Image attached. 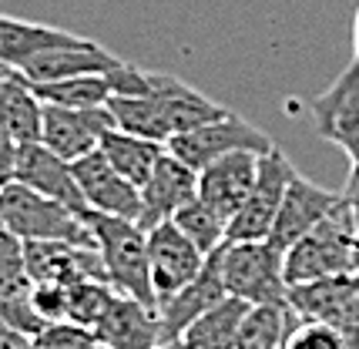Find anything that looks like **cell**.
<instances>
[{"label": "cell", "mask_w": 359, "mask_h": 349, "mask_svg": "<svg viewBox=\"0 0 359 349\" xmlns=\"http://www.w3.org/2000/svg\"><path fill=\"white\" fill-rule=\"evenodd\" d=\"M339 198H343L339 191H329L323 185L309 182L306 174H296L289 191H285V198H282V208H279V215H276V225H272L266 242L279 255H285L299 238L309 235L316 225L339 205Z\"/></svg>", "instance_id": "cell-11"}, {"label": "cell", "mask_w": 359, "mask_h": 349, "mask_svg": "<svg viewBox=\"0 0 359 349\" xmlns=\"http://www.w3.org/2000/svg\"><path fill=\"white\" fill-rule=\"evenodd\" d=\"M31 289H27V292H20V296H11V299H0V322H7V326L17 329V333L41 336L44 333V326H50V322H44V316L37 313Z\"/></svg>", "instance_id": "cell-30"}, {"label": "cell", "mask_w": 359, "mask_h": 349, "mask_svg": "<svg viewBox=\"0 0 359 349\" xmlns=\"http://www.w3.org/2000/svg\"><path fill=\"white\" fill-rule=\"evenodd\" d=\"M356 275H359V269H356Z\"/></svg>", "instance_id": "cell-40"}, {"label": "cell", "mask_w": 359, "mask_h": 349, "mask_svg": "<svg viewBox=\"0 0 359 349\" xmlns=\"http://www.w3.org/2000/svg\"><path fill=\"white\" fill-rule=\"evenodd\" d=\"M289 306L299 319H313L359 349V275H329L289 289Z\"/></svg>", "instance_id": "cell-8"}, {"label": "cell", "mask_w": 359, "mask_h": 349, "mask_svg": "<svg viewBox=\"0 0 359 349\" xmlns=\"http://www.w3.org/2000/svg\"><path fill=\"white\" fill-rule=\"evenodd\" d=\"M222 279L229 296L249 306H289L282 255L269 242H225Z\"/></svg>", "instance_id": "cell-5"}, {"label": "cell", "mask_w": 359, "mask_h": 349, "mask_svg": "<svg viewBox=\"0 0 359 349\" xmlns=\"http://www.w3.org/2000/svg\"><path fill=\"white\" fill-rule=\"evenodd\" d=\"M31 296L44 322H64L67 319V286H34Z\"/></svg>", "instance_id": "cell-33"}, {"label": "cell", "mask_w": 359, "mask_h": 349, "mask_svg": "<svg viewBox=\"0 0 359 349\" xmlns=\"http://www.w3.org/2000/svg\"><path fill=\"white\" fill-rule=\"evenodd\" d=\"M343 202L353 212V222L359 228V168H349V178H346V189H343Z\"/></svg>", "instance_id": "cell-36"}, {"label": "cell", "mask_w": 359, "mask_h": 349, "mask_svg": "<svg viewBox=\"0 0 359 349\" xmlns=\"http://www.w3.org/2000/svg\"><path fill=\"white\" fill-rule=\"evenodd\" d=\"M0 349H37V343H34V336L17 333L7 322H0Z\"/></svg>", "instance_id": "cell-35"}, {"label": "cell", "mask_w": 359, "mask_h": 349, "mask_svg": "<svg viewBox=\"0 0 359 349\" xmlns=\"http://www.w3.org/2000/svg\"><path fill=\"white\" fill-rule=\"evenodd\" d=\"M114 128L108 108L97 111H74L57 104H41V144L50 148L64 161H81L84 155L97 151L101 135Z\"/></svg>", "instance_id": "cell-12"}, {"label": "cell", "mask_w": 359, "mask_h": 349, "mask_svg": "<svg viewBox=\"0 0 359 349\" xmlns=\"http://www.w3.org/2000/svg\"><path fill=\"white\" fill-rule=\"evenodd\" d=\"M353 61L359 64V7H356V20H353Z\"/></svg>", "instance_id": "cell-37"}, {"label": "cell", "mask_w": 359, "mask_h": 349, "mask_svg": "<svg viewBox=\"0 0 359 349\" xmlns=\"http://www.w3.org/2000/svg\"><path fill=\"white\" fill-rule=\"evenodd\" d=\"M34 282L27 275V262H24V242L0 225V299H11L27 292Z\"/></svg>", "instance_id": "cell-29"}, {"label": "cell", "mask_w": 359, "mask_h": 349, "mask_svg": "<svg viewBox=\"0 0 359 349\" xmlns=\"http://www.w3.org/2000/svg\"><path fill=\"white\" fill-rule=\"evenodd\" d=\"M259 158L255 151H235L225 158L212 161L208 168L198 172V198L219 212L225 222H232L235 212L245 205L255 174H259Z\"/></svg>", "instance_id": "cell-18"}, {"label": "cell", "mask_w": 359, "mask_h": 349, "mask_svg": "<svg viewBox=\"0 0 359 349\" xmlns=\"http://www.w3.org/2000/svg\"><path fill=\"white\" fill-rule=\"evenodd\" d=\"M37 349H94L97 346V336L91 329H84L78 322H50L44 326V333L34 336Z\"/></svg>", "instance_id": "cell-32"}, {"label": "cell", "mask_w": 359, "mask_h": 349, "mask_svg": "<svg viewBox=\"0 0 359 349\" xmlns=\"http://www.w3.org/2000/svg\"><path fill=\"white\" fill-rule=\"evenodd\" d=\"M17 155H20V142H17L14 135H7V131L0 128V189L14 182Z\"/></svg>", "instance_id": "cell-34"}, {"label": "cell", "mask_w": 359, "mask_h": 349, "mask_svg": "<svg viewBox=\"0 0 359 349\" xmlns=\"http://www.w3.org/2000/svg\"><path fill=\"white\" fill-rule=\"evenodd\" d=\"M84 41L81 34L61 31L50 24H34V20H20V17L0 14V67L4 71H24L31 61L41 54L57 48H71Z\"/></svg>", "instance_id": "cell-19"}, {"label": "cell", "mask_w": 359, "mask_h": 349, "mask_svg": "<svg viewBox=\"0 0 359 349\" xmlns=\"http://www.w3.org/2000/svg\"><path fill=\"white\" fill-rule=\"evenodd\" d=\"M313 121L319 138L336 144L359 168V64L353 61L319 97H313Z\"/></svg>", "instance_id": "cell-10"}, {"label": "cell", "mask_w": 359, "mask_h": 349, "mask_svg": "<svg viewBox=\"0 0 359 349\" xmlns=\"http://www.w3.org/2000/svg\"><path fill=\"white\" fill-rule=\"evenodd\" d=\"M114 296H118V289L108 279H84V282L67 286V322H78L94 333L97 322L111 309Z\"/></svg>", "instance_id": "cell-28"}, {"label": "cell", "mask_w": 359, "mask_h": 349, "mask_svg": "<svg viewBox=\"0 0 359 349\" xmlns=\"http://www.w3.org/2000/svg\"><path fill=\"white\" fill-rule=\"evenodd\" d=\"M0 225H7L20 242H71L94 249V235L84 215L20 182L0 189Z\"/></svg>", "instance_id": "cell-4"}, {"label": "cell", "mask_w": 359, "mask_h": 349, "mask_svg": "<svg viewBox=\"0 0 359 349\" xmlns=\"http://www.w3.org/2000/svg\"><path fill=\"white\" fill-rule=\"evenodd\" d=\"M225 279H222V249L205 259V269L198 272L195 282H188L178 296L165 299L158 306V326H161V343L165 339H178L185 336V329L202 319L208 309H215L225 299Z\"/></svg>", "instance_id": "cell-17"}, {"label": "cell", "mask_w": 359, "mask_h": 349, "mask_svg": "<svg viewBox=\"0 0 359 349\" xmlns=\"http://www.w3.org/2000/svg\"><path fill=\"white\" fill-rule=\"evenodd\" d=\"M282 269H285L289 289L316 282V279H329V275H349L359 269V228L343 198L309 235L299 238L282 255Z\"/></svg>", "instance_id": "cell-2"}, {"label": "cell", "mask_w": 359, "mask_h": 349, "mask_svg": "<svg viewBox=\"0 0 359 349\" xmlns=\"http://www.w3.org/2000/svg\"><path fill=\"white\" fill-rule=\"evenodd\" d=\"M84 222L91 228L94 249L104 262L111 286L121 296H131L158 313V299L151 289V266H148V232L138 222L101 215V212H84Z\"/></svg>", "instance_id": "cell-3"}, {"label": "cell", "mask_w": 359, "mask_h": 349, "mask_svg": "<svg viewBox=\"0 0 359 349\" xmlns=\"http://www.w3.org/2000/svg\"><path fill=\"white\" fill-rule=\"evenodd\" d=\"M24 262L34 286H74L84 279H108L97 249L71 242H24Z\"/></svg>", "instance_id": "cell-13"}, {"label": "cell", "mask_w": 359, "mask_h": 349, "mask_svg": "<svg viewBox=\"0 0 359 349\" xmlns=\"http://www.w3.org/2000/svg\"><path fill=\"white\" fill-rule=\"evenodd\" d=\"M282 349H353L336 329H329L323 322L313 319H296V326L285 336V346Z\"/></svg>", "instance_id": "cell-31"}, {"label": "cell", "mask_w": 359, "mask_h": 349, "mask_svg": "<svg viewBox=\"0 0 359 349\" xmlns=\"http://www.w3.org/2000/svg\"><path fill=\"white\" fill-rule=\"evenodd\" d=\"M97 151L104 155V161H108L121 178H128L135 189H141V185L151 178L155 165L165 158L168 144L151 142V138H141V135H128V131H121V128H108V131L101 135Z\"/></svg>", "instance_id": "cell-22"}, {"label": "cell", "mask_w": 359, "mask_h": 349, "mask_svg": "<svg viewBox=\"0 0 359 349\" xmlns=\"http://www.w3.org/2000/svg\"><path fill=\"white\" fill-rule=\"evenodd\" d=\"M296 319L292 306H252L235 349H282Z\"/></svg>", "instance_id": "cell-26"}, {"label": "cell", "mask_w": 359, "mask_h": 349, "mask_svg": "<svg viewBox=\"0 0 359 349\" xmlns=\"http://www.w3.org/2000/svg\"><path fill=\"white\" fill-rule=\"evenodd\" d=\"M172 222L178 225V228H182V232H185V235L191 238L205 255L219 252L222 245L229 242V222H225V219H222L208 202H202L198 195H195V198H191L178 215H175Z\"/></svg>", "instance_id": "cell-27"}, {"label": "cell", "mask_w": 359, "mask_h": 349, "mask_svg": "<svg viewBox=\"0 0 359 349\" xmlns=\"http://www.w3.org/2000/svg\"><path fill=\"white\" fill-rule=\"evenodd\" d=\"M97 343L108 349H158L161 346V326L158 313L131 296H114L111 309L97 322Z\"/></svg>", "instance_id": "cell-20"}, {"label": "cell", "mask_w": 359, "mask_h": 349, "mask_svg": "<svg viewBox=\"0 0 359 349\" xmlns=\"http://www.w3.org/2000/svg\"><path fill=\"white\" fill-rule=\"evenodd\" d=\"M296 174V165L285 158V151L272 144L259 158V174H255V185H252L245 205L229 222V242H266Z\"/></svg>", "instance_id": "cell-6"}, {"label": "cell", "mask_w": 359, "mask_h": 349, "mask_svg": "<svg viewBox=\"0 0 359 349\" xmlns=\"http://www.w3.org/2000/svg\"><path fill=\"white\" fill-rule=\"evenodd\" d=\"M208 255L191 242L175 222H161L148 228V266H151V289L158 306L178 296L188 282L198 279Z\"/></svg>", "instance_id": "cell-9"}, {"label": "cell", "mask_w": 359, "mask_h": 349, "mask_svg": "<svg viewBox=\"0 0 359 349\" xmlns=\"http://www.w3.org/2000/svg\"><path fill=\"white\" fill-rule=\"evenodd\" d=\"M225 111H229L225 104L205 97L198 88L185 84L175 74H161V71H151V91L148 95L111 97L108 101V114L114 128L161 144L215 121Z\"/></svg>", "instance_id": "cell-1"}, {"label": "cell", "mask_w": 359, "mask_h": 349, "mask_svg": "<svg viewBox=\"0 0 359 349\" xmlns=\"http://www.w3.org/2000/svg\"><path fill=\"white\" fill-rule=\"evenodd\" d=\"M31 88L41 104H57V108H74V111H97V108H108L111 101L108 74H84V78L31 84Z\"/></svg>", "instance_id": "cell-25"}, {"label": "cell", "mask_w": 359, "mask_h": 349, "mask_svg": "<svg viewBox=\"0 0 359 349\" xmlns=\"http://www.w3.org/2000/svg\"><path fill=\"white\" fill-rule=\"evenodd\" d=\"M121 64L118 54H111L104 44H97L91 37H84L71 48H57L41 54L31 61L20 74L31 84H50V81H67V78H84V74H108Z\"/></svg>", "instance_id": "cell-21"}, {"label": "cell", "mask_w": 359, "mask_h": 349, "mask_svg": "<svg viewBox=\"0 0 359 349\" xmlns=\"http://www.w3.org/2000/svg\"><path fill=\"white\" fill-rule=\"evenodd\" d=\"M0 128L20 144L41 142V101L20 71L0 67Z\"/></svg>", "instance_id": "cell-23"}, {"label": "cell", "mask_w": 359, "mask_h": 349, "mask_svg": "<svg viewBox=\"0 0 359 349\" xmlns=\"http://www.w3.org/2000/svg\"><path fill=\"white\" fill-rule=\"evenodd\" d=\"M249 309H252L249 302L235 299V296H225L215 309H208L202 319H195L182 339H185L191 349H235Z\"/></svg>", "instance_id": "cell-24"}, {"label": "cell", "mask_w": 359, "mask_h": 349, "mask_svg": "<svg viewBox=\"0 0 359 349\" xmlns=\"http://www.w3.org/2000/svg\"><path fill=\"white\" fill-rule=\"evenodd\" d=\"M158 349H191V346H188L185 339L178 336V339H165V343H161V346H158Z\"/></svg>", "instance_id": "cell-38"}, {"label": "cell", "mask_w": 359, "mask_h": 349, "mask_svg": "<svg viewBox=\"0 0 359 349\" xmlns=\"http://www.w3.org/2000/svg\"><path fill=\"white\" fill-rule=\"evenodd\" d=\"M14 182L41 191V195L54 198V202H61L64 208H71V212H78V215L88 212V202H84V195H81L74 165L57 158V155H54L50 148H44L41 142L20 144Z\"/></svg>", "instance_id": "cell-15"}, {"label": "cell", "mask_w": 359, "mask_h": 349, "mask_svg": "<svg viewBox=\"0 0 359 349\" xmlns=\"http://www.w3.org/2000/svg\"><path fill=\"white\" fill-rule=\"evenodd\" d=\"M74 174H78L81 195L88 202V212H101V215H114L128 222L141 219V189H135L128 178L114 172L101 151H91L81 161H74Z\"/></svg>", "instance_id": "cell-16"}, {"label": "cell", "mask_w": 359, "mask_h": 349, "mask_svg": "<svg viewBox=\"0 0 359 349\" xmlns=\"http://www.w3.org/2000/svg\"><path fill=\"white\" fill-rule=\"evenodd\" d=\"M198 195V172L178 161L172 151L155 165L151 178L141 185V219L138 225L148 232L161 222H172L175 215Z\"/></svg>", "instance_id": "cell-14"}, {"label": "cell", "mask_w": 359, "mask_h": 349, "mask_svg": "<svg viewBox=\"0 0 359 349\" xmlns=\"http://www.w3.org/2000/svg\"><path fill=\"white\" fill-rule=\"evenodd\" d=\"M94 349H108V346H101V343H97V346H94Z\"/></svg>", "instance_id": "cell-39"}, {"label": "cell", "mask_w": 359, "mask_h": 349, "mask_svg": "<svg viewBox=\"0 0 359 349\" xmlns=\"http://www.w3.org/2000/svg\"><path fill=\"white\" fill-rule=\"evenodd\" d=\"M272 142L262 128H255L252 121H245L242 114L225 111L222 118L208 121V125L195 128L188 135H178L168 142V151H172L178 161H185L188 168L202 172L212 161L225 158V155H235V151H255V155H266Z\"/></svg>", "instance_id": "cell-7"}]
</instances>
